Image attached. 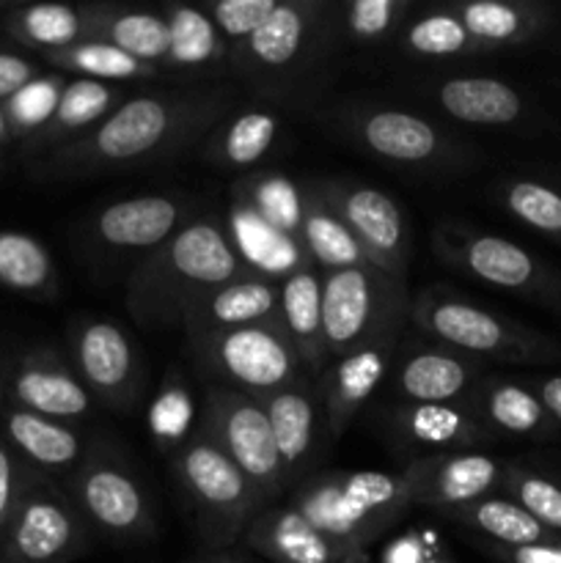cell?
<instances>
[{
	"label": "cell",
	"mask_w": 561,
	"mask_h": 563,
	"mask_svg": "<svg viewBox=\"0 0 561 563\" xmlns=\"http://www.w3.org/2000/svg\"><path fill=\"white\" fill-rule=\"evenodd\" d=\"M410 311L405 280L374 264L322 273V335L330 363L374 341L405 335Z\"/></svg>",
	"instance_id": "ba28073f"
},
{
	"label": "cell",
	"mask_w": 561,
	"mask_h": 563,
	"mask_svg": "<svg viewBox=\"0 0 561 563\" xmlns=\"http://www.w3.org/2000/svg\"><path fill=\"white\" fill-rule=\"evenodd\" d=\"M308 185L339 214L380 269L399 280L407 278L410 234L399 203L388 192L352 179H314Z\"/></svg>",
	"instance_id": "5bb4252c"
},
{
	"label": "cell",
	"mask_w": 561,
	"mask_h": 563,
	"mask_svg": "<svg viewBox=\"0 0 561 563\" xmlns=\"http://www.w3.org/2000/svg\"><path fill=\"white\" fill-rule=\"evenodd\" d=\"M451 520L484 533L501 548H531V544H544L548 528L539 526L522 506L515 500L504 498H482L476 504H468L462 509L446 511Z\"/></svg>",
	"instance_id": "74e56055"
},
{
	"label": "cell",
	"mask_w": 561,
	"mask_h": 563,
	"mask_svg": "<svg viewBox=\"0 0 561 563\" xmlns=\"http://www.w3.org/2000/svg\"><path fill=\"white\" fill-rule=\"evenodd\" d=\"M170 471L207 550L234 548L264 511L253 484L198 427L170 454Z\"/></svg>",
	"instance_id": "8992f818"
},
{
	"label": "cell",
	"mask_w": 561,
	"mask_h": 563,
	"mask_svg": "<svg viewBox=\"0 0 561 563\" xmlns=\"http://www.w3.org/2000/svg\"><path fill=\"white\" fill-rule=\"evenodd\" d=\"M278 0H209L201 9L207 11L209 20L215 22L218 33L223 36V42L229 44V58L231 49L240 47L242 42L253 36L258 27L267 22V16L273 14Z\"/></svg>",
	"instance_id": "ee69618b"
},
{
	"label": "cell",
	"mask_w": 561,
	"mask_h": 563,
	"mask_svg": "<svg viewBox=\"0 0 561 563\" xmlns=\"http://www.w3.org/2000/svg\"><path fill=\"white\" fill-rule=\"evenodd\" d=\"M72 366L102 407L116 412L135 410L141 401L143 361L132 335L113 319L80 317L69 328Z\"/></svg>",
	"instance_id": "4fadbf2b"
},
{
	"label": "cell",
	"mask_w": 561,
	"mask_h": 563,
	"mask_svg": "<svg viewBox=\"0 0 561 563\" xmlns=\"http://www.w3.org/2000/svg\"><path fill=\"white\" fill-rule=\"evenodd\" d=\"M0 434L6 443L42 476L69 478L86 454L88 440L72 423L6 405L0 412Z\"/></svg>",
	"instance_id": "cb8c5ba5"
},
{
	"label": "cell",
	"mask_w": 561,
	"mask_h": 563,
	"mask_svg": "<svg viewBox=\"0 0 561 563\" xmlns=\"http://www.w3.org/2000/svg\"><path fill=\"white\" fill-rule=\"evenodd\" d=\"M278 322L308 377H322L330 357L322 335V273L314 264H297L278 284Z\"/></svg>",
	"instance_id": "484cf974"
},
{
	"label": "cell",
	"mask_w": 561,
	"mask_h": 563,
	"mask_svg": "<svg viewBox=\"0 0 561 563\" xmlns=\"http://www.w3.org/2000/svg\"><path fill=\"white\" fill-rule=\"evenodd\" d=\"M248 269L223 225L196 218L127 275V311L146 330L182 328L198 300Z\"/></svg>",
	"instance_id": "7a4b0ae2"
},
{
	"label": "cell",
	"mask_w": 561,
	"mask_h": 563,
	"mask_svg": "<svg viewBox=\"0 0 561 563\" xmlns=\"http://www.w3.org/2000/svg\"><path fill=\"white\" fill-rule=\"evenodd\" d=\"M432 251L449 267L501 289H528L539 278L537 262L520 245L465 225L440 223L432 231Z\"/></svg>",
	"instance_id": "ac0fdd59"
},
{
	"label": "cell",
	"mask_w": 561,
	"mask_h": 563,
	"mask_svg": "<svg viewBox=\"0 0 561 563\" xmlns=\"http://www.w3.org/2000/svg\"><path fill=\"white\" fill-rule=\"evenodd\" d=\"M314 533L355 559L413 509L402 473L324 471L308 476L284 500Z\"/></svg>",
	"instance_id": "3957f363"
},
{
	"label": "cell",
	"mask_w": 561,
	"mask_h": 563,
	"mask_svg": "<svg viewBox=\"0 0 561 563\" xmlns=\"http://www.w3.org/2000/svg\"><path fill=\"white\" fill-rule=\"evenodd\" d=\"M88 38L113 44L143 64L157 66L165 75V60L170 55V33L168 22L163 20L160 11L88 3Z\"/></svg>",
	"instance_id": "4dcf8cb0"
},
{
	"label": "cell",
	"mask_w": 561,
	"mask_h": 563,
	"mask_svg": "<svg viewBox=\"0 0 561 563\" xmlns=\"http://www.w3.org/2000/svg\"><path fill=\"white\" fill-rule=\"evenodd\" d=\"M504 484L515 495V504L522 506L539 526L561 531V489L553 482L509 471L504 476Z\"/></svg>",
	"instance_id": "f6af8a7d"
},
{
	"label": "cell",
	"mask_w": 561,
	"mask_h": 563,
	"mask_svg": "<svg viewBox=\"0 0 561 563\" xmlns=\"http://www.w3.org/2000/svg\"><path fill=\"white\" fill-rule=\"evenodd\" d=\"M336 47L333 3L278 0L267 22L231 49L229 69L253 91L280 99L295 82L306 80L314 66L324 64Z\"/></svg>",
	"instance_id": "277c9868"
},
{
	"label": "cell",
	"mask_w": 561,
	"mask_h": 563,
	"mask_svg": "<svg viewBox=\"0 0 561 563\" xmlns=\"http://www.w3.org/2000/svg\"><path fill=\"white\" fill-rule=\"evenodd\" d=\"M64 487L91 531L110 542H152L160 533L157 509L141 473L127 451L105 434L88 440L80 465Z\"/></svg>",
	"instance_id": "5b68a950"
},
{
	"label": "cell",
	"mask_w": 561,
	"mask_h": 563,
	"mask_svg": "<svg viewBox=\"0 0 561 563\" xmlns=\"http://www.w3.org/2000/svg\"><path fill=\"white\" fill-rule=\"evenodd\" d=\"M187 563H240V555L231 553V550H204Z\"/></svg>",
	"instance_id": "816d5d0a"
},
{
	"label": "cell",
	"mask_w": 561,
	"mask_h": 563,
	"mask_svg": "<svg viewBox=\"0 0 561 563\" xmlns=\"http://www.w3.org/2000/svg\"><path fill=\"white\" fill-rule=\"evenodd\" d=\"M446 9L462 22L473 42L484 49L509 47L522 42L539 27L537 11L504 0H471V3H446Z\"/></svg>",
	"instance_id": "e575fe53"
},
{
	"label": "cell",
	"mask_w": 561,
	"mask_h": 563,
	"mask_svg": "<svg viewBox=\"0 0 561 563\" xmlns=\"http://www.w3.org/2000/svg\"><path fill=\"white\" fill-rule=\"evenodd\" d=\"M275 317H278V284L267 275L248 269L198 300L182 322V333L193 341Z\"/></svg>",
	"instance_id": "7402d4cb"
},
{
	"label": "cell",
	"mask_w": 561,
	"mask_h": 563,
	"mask_svg": "<svg viewBox=\"0 0 561 563\" xmlns=\"http://www.w3.org/2000/svg\"><path fill=\"white\" fill-rule=\"evenodd\" d=\"M6 399H9V374H3L0 368V412L6 410Z\"/></svg>",
	"instance_id": "db71d44e"
},
{
	"label": "cell",
	"mask_w": 561,
	"mask_h": 563,
	"mask_svg": "<svg viewBox=\"0 0 561 563\" xmlns=\"http://www.w3.org/2000/svg\"><path fill=\"white\" fill-rule=\"evenodd\" d=\"M160 14L170 33V55L165 60L170 82H215V77L229 71V44L201 5L168 3Z\"/></svg>",
	"instance_id": "603a6c76"
},
{
	"label": "cell",
	"mask_w": 561,
	"mask_h": 563,
	"mask_svg": "<svg viewBox=\"0 0 561 563\" xmlns=\"http://www.w3.org/2000/svg\"><path fill=\"white\" fill-rule=\"evenodd\" d=\"M402 335L374 341V344L361 346V350L339 357V361L324 368V374L319 377L322 379L319 394H322L324 432H328L330 440H339L346 432V427L361 412L369 396H374L380 383L388 377Z\"/></svg>",
	"instance_id": "ffe728a7"
},
{
	"label": "cell",
	"mask_w": 561,
	"mask_h": 563,
	"mask_svg": "<svg viewBox=\"0 0 561 563\" xmlns=\"http://www.w3.org/2000/svg\"><path fill=\"white\" fill-rule=\"evenodd\" d=\"M240 563H258V561H253V559H248V555H240Z\"/></svg>",
	"instance_id": "11a10c76"
},
{
	"label": "cell",
	"mask_w": 561,
	"mask_h": 563,
	"mask_svg": "<svg viewBox=\"0 0 561 563\" xmlns=\"http://www.w3.org/2000/svg\"><path fill=\"white\" fill-rule=\"evenodd\" d=\"M410 322L432 344L462 352L468 357H522L528 355L526 333L449 291L424 289L413 300Z\"/></svg>",
	"instance_id": "9a60e30c"
},
{
	"label": "cell",
	"mask_w": 561,
	"mask_h": 563,
	"mask_svg": "<svg viewBox=\"0 0 561 563\" xmlns=\"http://www.w3.org/2000/svg\"><path fill=\"white\" fill-rule=\"evenodd\" d=\"M410 0H350V3H333L336 36L339 44H358V47H374L383 44L402 31Z\"/></svg>",
	"instance_id": "60d3db41"
},
{
	"label": "cell",
	"mask_w": 561,
	"mask_h": 563,
	"mask_svg": "<svg viewBox=\"0 0 561 563\" xmlns=\"http://www.w3.org/2000/svg\"><path fill=\"white\" fill-rule=\"evenodd\" d=\"M242 544L267 563H369V559H355L324 542L295 511L286 509V504H273L258 511L256 520L248 526Z\"/></svg>",
	"instance_id": "83f0119b"
},
{
	"label": "cell",
	"mask_w": 561,
	"mask_h": 563,
	"mask_svg": "<svg viewBox=\"0 0 561 563\" xmlns=\"http://www.w3.org/2000/svg\"><path fill=\"white\" fill-rule=\"evenodd\" d=\"M38 75L36 64L22 55L14 53H0V102L11 97L14 91H20L25 82H31Z\"/></svg>",
	"instance_id": "7dc6e473"
},
{
	"label": "cell",
	"mask_w": 561,
	"mask_h": 563,
	"mask_svg": "<svg viewBox=\"0 0 561 563\" xmlns=\"http://www.w3.org/2000/svg\"><path fill=\"white\" fill-rule=\"evenodd\" d=\"M237 93L220 82H174L132 91L91 132L38 157L33 176L44 181H88L170 163L204 141L234 110Z\"/></svg>",
	"instance_id": "6da1fadb"
},
{
	"label": "cell",
	"mask_w": 561,
	"mask_h": 563,
	"mask_svg": "<svg viewBox=\"0 0 561 563\" xmlns=\"http://www.w3.org/2000/svg\"><path fill=\"white\" fill-rule=\"evenodd\" d=\"M394 388L402 405L468 401L479 388V366L462 352L440 344H405L394 361Z\"/></svg>",
	"instance_id": "d6986e66"
},
{
	"label": "cell",
	"mask_w": 561,
	"mask_h": 563,
	"mask_svg": "<svg viewBox=\"0 0 561 563\" xmlns=\"http://www.w3.org/2000/svg\"><path fill=\"white\" fill-rule=\"evenodd\" d=\"M537 399L542 401V407L550 412V416L561 421V377L544 379V383L539 385Z\"/></svg>",
	"instance_id": "f907efd6"
},
{
	"label": "cell",
	"mask_w": 561,
	"mask_h": 563,
	"mask_svg": "<svg viewBox=\"0 0 561 563\" xmlns=\"http://www.w3.org/2000/svg\"><path fill=\"white\" fill-rule=\"evenodd\" d=\"M11 141H14V137H11L9 121H6V113H3V102H0V146H6V143Z\"/></svg>",
	"instance_id": "f5cc1de1"
},
{
	"label": "cell",
	"mask_w": 561,
	"mask_h": 563,
	"mask_svg": "<svg viewBox=\"0 0 561 563\" xmlns=\"http://www.w3.org/2000/svg\"><path fill=\"white\" fill-rule=\"evenodd\" d=\"M410 506L454 511L487 498L490 489L504 482V471L493 456L476 451H451V454L424 456L402 467Z\"/></svg>",
	"instance_id": "2e32d148"
},
{
	"label": "cell",
	"mask_w": 561,
	"mask_h": 563,
	"mask_svg": "<svg viewBox=\"0 0 561 563\" xmlns=\"http://www.w3.org/2000/svg\"><path fill=\"white\" fill-rule=\"evenodd\" d=\"M11 9V5H6V3H0V11H9Z\"/></svg>",
	"instance_id": "9f6ffc18"
},
{
	"label": "cell",
	"mask_w": 561,
	"mask_h": 563,
	"mask_svg": "<svg viewBox=\"0 0 561 563\" xmlns=\"http://www.w3.org/2000/svg\"><path fill=\"white\" fill-rule=\"evenodd\" d=\"M44 60L50 66L66 75H80L86 80L113 82V86H124V82H157L163 80V71L152 64L132 58L124 49L113 47L99 38H82V42L72 44V47L55 49V53H44Z\"/></svg>",
	"instance_id": "836d02e7"
},
{
	"label": "cell",
	"mask_w": 561,
	"mask_h": 563,
	"mask_svg": "<svg viewBox=\"0 0 561 563\" xmlns=\"http://www.w3.org/2000/svg\"><path fill=\"white\" fill-rule=\"evenodd\" d=\"M295 236L306 247L311 264L319 267V273L374 264L369 253L358 245L355 236L350 234V229L341 223L339 214L319 198V192L311 185L300 190V218H297Z\"/></svg>",
	"instance_id": "1f68e13d"
},
{
	"label": "cell",
	"mask_w": 561,
	"mask_h": 563,
	"mask_svg": "<svg viewBox=\"0 0 561 563\" xmlns=\"http://www.w3.org/2000/svg\"><path fill=\"white\" fill-rule=\"evenodd\" d=\"M3 165H6V163H3V154H0V170H3Z\"/></svg>",
	"instance_id": "6f0895ef"
},
{
	"label": "cell",
	"mask_w": 561,
	"mask_h": 563,
	"mask_svg": "<svg viewBox=\"0 0 561 563\" xmlns=\"http://www.w3.org/2000/svg\"><path fill=\"white\" fill-rule=\"evenodd\" d=\"M198 429L240 467L262 498L264 509L278 504L289 482L275 449L267 412L256 396L226 385H207Z\"/></svg>",
	"instance_id": "8fae6325"
},
{
	"label": "cell",
	"mask_w": 561,
	"mask_h": 563,
	"mask_svg": "<svg viewBox=\"0 0 561 563\" xmlns=\"http://www.w3.org/2000/svg\"><path fill=\"white\" fill-rule=\"evenodd\" d=\"M0 284L38 300L58 295V275L47 247L36 236L0 231Z\"/></svg>",
	"instance_id": "d590c367"
},
{
	"label": "cell",
	"mask_w": 561,
	"mask_h": 563,
	"mask_svg": "<svg viewBox=\"0 0 561 563\" xmlns=\"http://www.w3.org/2000/svg\"><path fill=\"white\" fill-rule=\"evenodd\" d=\"M383 563H427V555H424V548L418 544V539L405 537L394 548L385 550Z\"/></svg>",
	"instance_id": "681fc988"
},
{
	"label": "cell",
	"mask_w": 561,
	"mask_h": 563,
	"mask_svg": "<svg viewBox=\"0 0 561 563\" xmlns=\"http://www.w3.org/2000/svg\"><path fill=\"white\" fill-rule=\"evenodd\" d=\"M388 423L405 443L427 445L443 454L471 451L493 438L471 399L449 405H399L391 410Z\"/></svg>",
	"instance_id": "4316f807"
},
{
	"label": "cell",
	"mask_w": 561,
	"mask_h": 563,
	"mask_svg": "<svg viewBox=\"0 0 561 563\" xmlns=\"http://www.w3.org/2000/svg\"><path fill=\"white\" fill-rule=\"evenodd\" d=\"M280 119L270 110L248 108L231 110L207 137H204V159L220 170L240 174L270 157L280 137Z\"/></svg>",
	"instance_id": "f546056e"
},
{
	"label": "cell",
	"mask_w": 561,
	"mask_h": 563,
	"mask_svg": "<svg viewBox=\"0 0 561 563\" xmlns=\"http://www.w3.org/2000/svg\"><path fill=\"white\" fill-rule=\"evenodd\" d=\"M267 412L270 429H273L275 449H278L280 465H284L286 482L300 484L314 449H317V427L322 418V394L311 377H302L286 388L273 394L256 396Z\"/></svg>",
	"instance_id": "44dd1931"
},
{
	"label": "cell",
	"mask_w": 561,
	"mask_h": 563,
	"mask_svg": "<svg viewBox=\"0 0 561 563\" xmlns=\"http://www.w3.org/2000/svg\"><path fill=\"white\" fill-rule=\"evenodd\" d=\"M336 130L369 157L405 170L460 174L473 163V152L460 137L413 110L394 104H341L333 113Z\"/></svg>",
	"instance_id": "9c48e42d"
},
{
	"label": "cell",
	"mask_w": 561,
	"mask_h": 563,
	"mask_svg": "<svg viewBox=\"0 0 561 563\" xmlns=\"http://www.w3.org/2000/svg\"><path fill=\"white\" fill-rule=\"evenodd\" d=\"M187 350L204 377L251 396L273 394L308 377L278 317L248 328L201 335L187 341Z\"/></svg>",
	"instance_id": "30bf717a"
},
{
	"label": "cell",
	"mask_w": 561,
	"mask_h": 563,
	"mask_svg": "<svg viewBox=\"0 0 561 563\" xmlns=\"http://www.w3.org/2000/svg\"><path fill=\"white\" fill-rule=\"evenodd\" d=\"M471 405L476 407L479 418L490 429H501L509 434H534L548 418V410L531 390L512 383H498V379L479 385L471 396Z\"/></svg>",
	"instance_id": "f35d334b"
},
{
	"label": "cell",
	"mask_w": 561,
	"mask_h": 563,
	"mask_svg": "<svg viewBox=\"0 0 561 563\" xmlns=\"http://www.w3.org/2000/svg\"><path fill=\"white\" fill-rule=\"evenodd\" d=\"M132 91H124V86H113V82L86 80V77L69 80L47 124L20 143L22 154L38 159L69 146L77 137L91 132Z\"/></svg>",
	"instance_id": "d4e9b609"
},
{
	"label": "cell",
	"mask_w": 561,
	"mask_h": 563,
	"mask_svg": "<svg viewBox=\"0 0 561 563\" xmlns=\"http://www.w3.org/2000/svg\"><path fill=\"white\" fill-rule=\"evenodd\" d=\"M429 99L462 124L506 126L522 115V99L495 77H443L427 86Z\"/></svg>",
	"instance_id": "f1b7e54d"
},
{
	"label": "cell",
	"mask_w": 561,
	"mask_h": 563,
	"mask_svg": "<svg viewBox=\"0 0 561 563\" xmlns=\"http://www.w3.org/2000/svg\"><path fill=\"white\" fill-rule=\"evenodd\" d=\"M504 555L509 563H561V548L553 544H531V548H504Z\"/></svg>",
	"instance_id": "c3c4849f"
},
{
	"label": "cell",
	"mask_w": 561,
	"mask_h": 563,
	"mask_svg": "<svg viewBox=\"0 0 561 563\" xmlns=\"http://www.w3.org/2000/svg\"><path fill=\"white\" fill-rule=\"evenodd\" d=\"M3 27L14 42L25 47L38 49L42 55L55 53L88 38V3L11 5L3 16Z\"/></svg>",
	"instance_id": "d6a6232c"
},
{
	"label": "cell",
	"mask_w": 561,
	"mask_h": 563,
	"mask_svg": "<svg viewBox=\"0 0 561 563\" xmlns=\"http://www.w3.org/2000/svg\"><path fill=\"white\" fill-rule=\"evenodd\" d=\"M504 203L517 220L544 234H561V196L539 181H512L504 187Z\"/></svg>",
	"instance_id": "7bdbcfd3"
},
{
	"label": "cell",
	"mask_w": 561,
	"mask_h": 563,
	"mask_svg": "<svg viewBox=\"0 0 561 563\" xmlns=\"http://www.w3.org/2000/svg\"><path fill=\"white\" fill-rule=\"evenodd\" d=\"M36 476L38 471H33L0 434V542H3V533L14 517L16 506H20L22 495L28 493Z\"/></svg>",
	"instance_id": "bcb514c9"
},
{
	"label": "cell",
	"mask_w": 561,
	"mask_h": 563,
	"mask_svg": "<svg viewBox=\"0 0 561 563\" xmlns=\"http://www.w3.org/2000/svg\"><path fill=\"white\" fill-rule=\"evenodd\" d=\"M399 49L413 58H465L482 53L462 22L446 5L407 22L399 33Z\"/></svg>",
	"instance_id": "ab89813d"
},
{
	"label": "cell",
	"mask_w": 561,
	"mask_h": 563,
	"mask_svg": "<svg viewBox=\"0 0 561 563\" xmlns=\"http://www.w3.org/2000/svg\"><path fill=\"white\" fill-rule=\"evenodd\" d=\"M91 542V526L64 484L38 473L6 528L0 563H72Z\"/></svg>",
	"instance_id": "7c38bea8"
},
{
	"label": "cell",
	"mask_w": 561,
	"mask_h": 563,
	"mask_svg": "<svg viewBox=\"0 0 561 563\" xmlns=\"http://www.w3.org/2000/svg\"><path fill=\"white\" fill-rule=\"evenodd\" d=\"M198 201L182 192H146L105 203L88 214L77 234V253L99 275H127L190 220Z\"/></svg>",
	"instance_id": "52a82bcc"
},
{
	"label": "cell",
	"mask_w": 561,
	"mask_h": 563,
	"mask_svg": "<svg viewBox=\"0 0 561 563\" xmlns=\"http://www.w3.org/2000/svg\"><path fill=\"white\" fill-rule=\"evenodd\" d=\"M148 434L163 454H174L185 445V440L196 432L198 410L193 390L179 368H168L154 390L152 407L146 418Z\"/></svg>",
	"instance_id": "8d00e7d4"
},
{
	"label": "cell",
	"mask_w": 561,
	"mask_h": 563,
	"mask_svg": "<svg viewBox=\"0 0 561 563\" xmlns=\"http://www.w3.org/2000/svg\"><path fill=\"white\" fill-rule=\"evenodd\" d=\"M9 405L75 423L91 412L94 396L61 352L36 346L9 372Z\"/></svg>",
	"instance_id": "e0dca14e"
},
{
	"label": "cell",
	"mask_w": 561,
	"mask_h": 563,
	"mask_svg": "<svg viewBox=\"0 0 561 563\" xmlns=\"http://www.w3.org/2000/svg\"><path fill=\"white\" fill-rule=\"evenodd\" d=\"M66 82L69 80L64 75H36L20 91H14L6 99L3 113L14 141L22 143L47 124L50 115L55 113V104H58Z\"/></svg>",
	"instance_id": "b9f144b4"
}]
</instances>
